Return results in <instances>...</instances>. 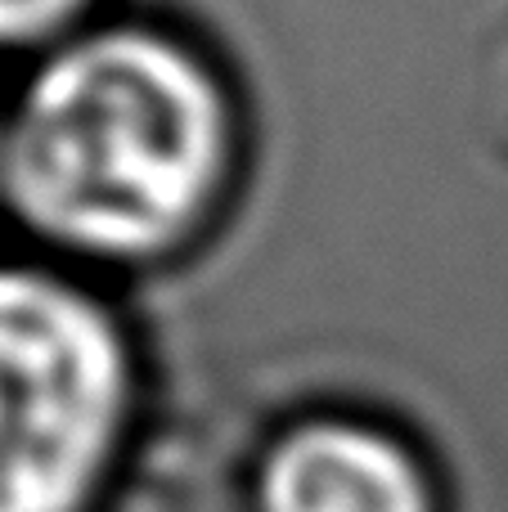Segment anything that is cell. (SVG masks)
Masks as SVG:
<instances>
[{"label":"cell","instance_id":"cell-1","mask_svg":"<svg viewBox=\"0 0 508 512\" xmlns=\"http://www.w3.org/2000/svg\"><path fill=\"white\" fill-rule=\"evenodd\" d=\"M239 104L221 68L144 23L59 45L0 126V198L54 248L104 265L185 252L234 189Z\"/></svg>","mask_w":508,"mask_h":512},{"label":"cell","instance_id":"cell-2","mask_svg":"<svg viewBox=\"0 0 508 512\" xmlns=\"http://www.w3.org/2000/svg\"><path fill=\"white\" fill-rule=\"evenodd\" d=\"M135 418L131 337L86 288L0 265V512H95Z\"/></svg>","mask_w":508,"mask_h":512},{"label":"cell","instance_id":"cell-3","mask_svg":"<svg viewBox=\"0 0 508 512\" xmlns=\"http://www.w3.org/2000/svg\"><path fill=\"white\" fill-rule=\"evenodd\" d=\"M252 512H441V495L401 432L324 409L257 450Z\"/></svg>","mask_w":508,"mask_h":512},{"label":"cell","instance_id":"cell-4","mask_svg":"<svg viewBox=\"0 0 508 512\" xmlns=\"http://www.w3.org/2000/svg\"><path fill=\"white\" fill-rule=\"evenodd\" d=\"M95 0H0V50H23L59 36Z\"/></svg>","mask_w":508,"mask_h":512}]
</instances>
